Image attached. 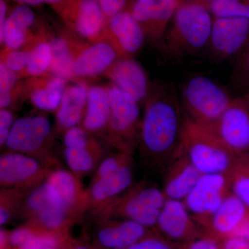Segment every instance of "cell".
<instances>
[{"instance_id": "obj_8", "label": "cell", "mask_w": 249, "mask_h": 249, "mask_svg": "<svg viewBox=\"0 0 249 249\" xmlns=\"http://www.w3.org/2000/svg\"><path fill=\"white\" fill-rule=\"evenodd\" d=\"M193 218L183 201L167 199L156 226L165 238L187 243L197 237Z\"/></svg>"}, {"instance_id": "obj_6", "label": "cell", "mask_w": 249, "mask_h": 249, "mask_svg": "<svg viewBox=\"0 0 249 249\" xmlns=\"http://www.w3.org/2000/svg\"><path fill=\"white\" fill-rule=\"evenodd\" d=\"M230 193L227 175L205 174L201 175L183 202L193 217L204 223L209 220Z\"/></svg>"}, {"instance_id": "obj_14", "label": "cell", "mask_w": 249, "mask_h": 249, "mask_svg": "<svg viewBox=\"0 0 249 249\" xmlns=\"http://www.w3.org/2000/svg\"><path fill=\"white\" fill-rule=\"evenodd\" d=\"M201 174L180 151L167 168L163 192L167 199L183 201L194 188Z\"/></svg>"}, {"instance_id": "obj_10", "label": "cell", "mask_w": 249, "mask_h": 249, "mask_svg": "<svg viewBox=\"0 0 249 249\" xmlns=\"http://www.w3.org/2000/svg\"><path fill=\"white\" fill-rule=\"evenodd\" d=\"M166 199L163 191L155 186L146 187L129 196L123 206V213L127 219L143 227H154Z\"/></svg>"}, {"instance_id": "obj_21", "label": "cell", "mask_w": 249, "mask_h": 249, "mask_svg": "<svg viewBox=\"0 0 249 249\" xmlns=\"http://www.w3.org/2000/svg\"><path fill=\"white\" fill-rule=\"evenodd\" d=\"M35 19V14L27 5L15 8L5 23L4 31L0 35V42H4L8 49L16 50L22 47L27 38V32Z\"/></svg>"}, {"instance_id": "obj_1", "label": "cell", "mask_w": 249, "mask_h": 249, "mask_svg": "<svg viewBox=\"0 0 249 249\" xmlns=\"http://www.w3.org/2000/svg\"><path fill=\"white\" fill-rule=\"evenodd\" d=\"M172 88H162L147 103L142 124L144 150L168 168L181 150L185 119L182 106Z\"/></svg>"}, {"instance_id": "obj_40", "label": "cell", "mask_w": 249, "mask_h": 249, "mask_svg": "<svg viewBox=\"0 0 249 249\" xmlns=\"http://www.w3.org/2000/svg\"><path fill=\"white\" fill-rule=\"evenodd\" d=\"M105 15L111 18L121 12L125 5V0H98Z\"/></svg>"}, {"instance_id": "obj_27", "label": "cell", "mask_w": 249, "mask_h": 249, "mask_svg": "<svg viewBox=\"0 0 249 249\" xmlns=\"http://www.w3.org/2000/svg\"><path fill=\"white\" fill-rule=\"evenodd\" d=\"M65 79L54 77L45 87L33 91L31 101L33 104L42 110L52 111L59 107L65 92Z\"/></svg>"}, {"instance_id": "obj_24", "label": "cell", "mask_w": 249, "mask_h": 249, "mask_svg": "<svg viewBox=\"0 0 249 249\" xmlns=\"http://www.w3.org/2000/svg\"><path fill=\"white\" fill-rule=\"evenodd\" d=\"M133 173L128 165L122 164L114 173L98 178L91 187V196L95 200L104 201L120 194L132 184Z\"/></svg>"}, {"instance_id": "obj_20", "label": "cell", "mask_w": 249, "mask_h": 249, "mask_svg": "<svg viewBox=\"0 0 249 249\" xmlns=\"http://www.w3.org/2000/svg\"><path fill=\"white\" fill-rule=\"evenodd\" d=\"M87 88L84 85L67 87L57 112V121L64 128L70 129L79 124L88 101Z\"/></svg>"}, {"instance_id": "obj_23", "label": "cell", "mask_w": 249, "mask_h": 249, "mask_svg": "<svg viewBox=\"0 0 249 249\" xmlns=\"http://www.w3.org/2000/svg\"><path fill=\"white\" fill-rule=\"evenodd\" d=\"M104 15L98 0H80L75 16V28L80 35L93 38L102 30Z\"/></svg>"}, {"instance_id": "obj_3", "label": "cell", "mask_w": 249, "mask_h": 249, "mask_svg": "<svg viewBox=\"0 0 249 249\" xmlns=\"http://www.w3.org/2000/svg\"><path fill=\"white\" fill-rule=\"evenodd\" d=\"M232 101L227 90L214 80L203 75L190 78L181 91L185 116L206 127L215 124Z\"/></svg>"}, {"instance_id": "obj_53", "label": "cell", "mask_w": 249, "mask_h": 249, "mask_svg": "<svg viewBox=\"0 0 249 249\" xmlns=\"http://www.w3.org/2000/svg\"><path fill=\"white\" fill-rule=\"evenodd\" d=\"M186 1H192V0H186Z\"/></svg>"}, {"instance_id": "obj_32", "label": "cell", "mask_w": 249, "mask_h": 249, "mask_svg": "<svg viewBox=\"0 0 249 249\" xmlns=\"http://www.w3.org/2000/svg\"><path fill=\"white\" fill-rule=\"evenodd\" d=\"M58 242V237L52 234L36 232L18 249H50L55 248Z\"/></svg>"}, {"instance_id": "obj_43", "label": "cell", "mask_w": 249, "mask_h": 249, "mask_svg": "<svg viewBox=\"0 0 249 249\" xmlns=\"http://www.w3.org/2000/svg\"><path fill=\"white\" fill-rule=\"evenodd\" d=\"M232 235L242 237L249 242V212L245 220L242 222L240 227L237 228V230Z\"/></svg>"}, {"instance_id": "obj_22", "label": "cell", "mask_w": 249, "mask_h": 249, "mask_svg": "<svg viewBox=\"0 0 249 249\" xmlns=\"http://www.w3.org/2000/svg\"><path fill=\"white\" fill-rule=\"evenodd\" d=\"M110 116V101L108 90L102 87H91L88 93L84 119L85 128L89 131L99 130L109 123Z\"/></svg>"}, {"instance_id": "obj_37", "label": "cell", "mask_w": 249, "mask_h": 249, "mask_svg": "<svg viewBox=\"0 0 249 249\" xmlns=\"http://www.w3.org/2000/svg\"><path fill=\"white\" fill-rule=\"evenodd\" d=\"M15 72L6 67L4 62L0 64V93L11 92L16 84Z\"/></svg>"}, {"instance_id": "obj_44", "label": "cell", "mask_w": 249, "mask_h": 249, "mask_svg": "<svg viewBox=\"0 0 249 249\" xmlns=\"http://www.w3.org/2000/svg\"><path fill=\"white\" fill-rule=\"evenodd\" d=\"M6 12H7V6L4 0L0 1V35H1L4 31L5 23L6 22Z\"/></svg>"}, {"instance_id": "obj_49", "label": "cell", "mask_w": 249, "mask_h": 249, "mask_svg": "<svg viewBox=\"0 0 249 249\" xmlns=\"http://www.w3.org/2000/svg\"><path fill=\"white\" fill-rule=\"evenodd\" d=\"M72 249H89L88 247H85V246H78V247H74Z\"/></svg>"}, {"instance_id": "obj_15", "label": "cell", "mask_w": 249, "mask_h": 249, "mask_svg": "<svg viewBox=\"0 0 249 249\" xmlns=\"http://www.w3.org/2000/svg\"><path fill=\"white\" fill-rule=\"evenodd\" d=\"M249 209L237 196L230 193L209 220L211 232L224 239L232 235L248 214Z\"/></svg>"}, {"instance_id": "obj_25", "label": "cell", "mask_w": 249, "mask_h": 249, "mask_svg": "<svg viewBox=\"0 0 249 249\" xmlns=\"http://www.w3.org/2000/svg\"><path fill=\"white\" fill-rule=\"evenodd\" d=\"M49 196L54 204L66 210L74 203L77 196L75 178L65 170L53 172L45 183Z\"/></svg>"}, {"instance_id": "obj_38", "label": "cell", "mask_w": 249, "mask_h": 249, "mask_svg": "<svg viewBox=\"0 0 249 249\" xmlns=\"http://www.w3.org/2000/svg\"><path fill=\"white\" fill-rule=\"evenodd\" d=\"M36 232L31 229L19 228L8 235V243L11 247L19 248L25 244Z\"/></svg>"}, {"instance_id": "obj_4", "label": "cell", "mask_w": 249, "mask_h": 249, "mask_svg": "<svg viewBox=\"0 0 249 249\" xmlns=\"http://www.w3.org/2000/svg\"><path fill=\"white\" fill-rule=\"evenodd\" d=\"M213 24L209 11L200 4H186L175 14L173 27L166 37L174 55L197 53L209 45Z\"/></svg>"}, {"instance_id": "obj_29", "label": "cell", "mask_w": 249, "mask_h": 249, "mask_svg": "<svg viewBox=\"0 0 249 249\" xmlns=\"http://www.w3.org/2000/svg\"><path fill=\"white\" fill-rule=\"evenodd\" d=\"M52 49L50 44L41 42L30 52L27 71L30 76H38L51 68Z\"/></svg>"}, {"instance_id": "obj_48", "label": "cell", "mask_w": 249, "mask_h": 249, "mask_svg": "<svg viewBox=\"0 0 249 249\" xmlns=\"http://www.w3.org/2000/svg\"><path fill=\"white\" fill-rule=\"evenodd\" d=\"M61 0H44V2L49 3V4H55Z\"/></svg>"}, {"instance_id": "obj_35", "label": "cell", "mask_w": 249, "mask_h": 249, "mask_svg": "<svg viewBox=\"0 0 249 249\" xmlns=\"http://www.w3.org/2000/svg\"><path fill=\"white\" fill-rule=\"evenodd\" d=\"M127 249H176L169 242L155 237H145Z\"/></svg>"}, {"instance_id": "obj_45", "label": "cell", "mask_w": 249, "mask_h": 249, "mask_svg": "<svg viewBox=\"0 0 249 249\" xmlns=\"http://www.w3.org/2000/svg\"><path fill=\"white\" fill-rule=\"evenodd\" d=\"M12 98H11V92L0 93V107L1 109H6L11 104Z\"/></svg>"}, {"instance_id": "obj_7", "label": "cell", "mask_w": 249, "mask_h": 249, "mask_svg": "<svg viewBox=\"0 0 249 249\" xmlns=\"http://www.w3.org/2000/svg\"><path fill=\"white\" fill-rule=\"evenodd\" d=\"M249 38V19L244 18H217L213 24L209 46L219 60L235 56Z\"/></svg>"}, {"instance_id": "obj_26", "label": "cell", "mask_w": 249, "mask_h": 249, "mask_svg": "<svg viewBox=\"0 0 249 249\" xmlns=\"http://www.w3.org/2000/svg\"><path fill=\"white\" fill-rule=\"evenodd\" d=\"M228 181L232 194L249 209V156L237 155L231 169L228 173Z\"/></svg>"}, {"instance_id": "obj_54", "label": "cell", "mask_w": 249, "mask_h": 249, "mask_svg": "<svg viewBox=\"0 0 249 249\" xmlns=\"http://www.w3.org/2000/svg\"><path fill=\"white\" fill-rule=\"evenodd\" d=\"M55 249V248H53V249Z\"/></svg>"}, {"instance_id": "obj_47", "label": "cell", "mask_w": 249, "mask_h": 249, "mask_svg": "<svg viewBox=\"0 0 249 249\" xmlns=\"http://www.w3.org/2000/svg\"><path fill=\"white\" fill-rule=\"evenodd\" d=\"M16 1L24 5H32V6L39 5L44 2V0H16Z\"/></svg>"}, {"instance_id": "obj_19", "label": "cell", "mask_w": 249, "mask_h": 249, "mask_svg": "<svg viewBox=\"0 0 249 249\" xmlns=\"http://www.w3.org/2000/svg\"><path fill=\"white\" fill-rule=\"evenodd\" d=\"M38 162L20 152H13L0 158V182L4 186H14L29 181L40 170Z\"/></svg>"}, {"instance_id": "obj_33", "label": "cell", "mask_w": 249, "mask_h": 249, "mask_svg": "<svg viewBox=\"0 0 249 249\" xmlns=\"http://www.w3.org/2000/svg\"><path fill=\"white\" fill-rule=\"evenodd\" d=\"M64 144L67 148H86L88 147L86 132L76 126L68 129L64 136Z\"/></svg>"}, {"instance_id": "obj_11", "label": "cell", "mask_w": 249, "mask_h": 249, "mask_svg": "<svg viewBox=\"0 0 249 249\" xmlns=\"http://www.w3.org/2000/svg\"><path fill=\"white\" fill-rule=\"evenodd\" d=\"M177 0H137L132 16L153 40L161 38L165 26L177 9Z\"/></svg>"}, {"instance_id": "obj_12", "label": "cell", "mask_w": 249, "mask_h": 249, "mask_svg": "<svg viewBox=\"0 0 249 249\" xmlns=\"http://www.w3.org/2000/svg\"><path fill=\"white\" fill-rule=\"evenodd\" d=\"M107 90L111 107L109 124L111 129L121 135H131L140 117L139 101L114 85Z\"/></svg>"}, {"instance_id": "obj_34", "label": "cell", "mask_w": 249, "mask_h": 249, "mask_svg": "<svg viewBox=\"0 0 249 249\" xmlns=\"http://www.w3.org/2000/svg\"><path fill=\"white\" fill-rule=\"evenodd\" d=\"M29 56L30 52L13 50L7 54L3 62L11 71L19 72L24 70L25 67L27 68Z\"/></svg>"}, {"instance_id": "obj_5", "label": "cell", "mask_w": 249, "mask_h": 249, "mask_svg": "<svg viewBox=\"0 0 249 249\" xmlns=\"http://www.w3.org/2000/svg\"><path fill=\"white\" fill-rule=\"evenodd\" d=\"M235 155L249 151V106L243 99H232L220 117L207 127Z\"/></svg>"}, {"instance_id": "obj_36", "label": "cell", "mask_w": 249, "mask_h": 249, "mask_svg": "<svg viewBox=\"0 0 249 249\" xmlns=\"http://www.w3.org/2000/svg\"><path fill=\"white\" fill-rule=\"evenodd\" d=\"M15 121L14 115L11 111L6 109H1L0 111V144L4 145Z\"/></svg>"}, {"instance_id": "obj_18", "label": "cell", "mask_w": 249, "mask_h": 249, "mask_svg": "<svg viewBox=\"0 0 249 249\" xmlns=\"http://www.w3.org/2000/svg\"><path fill=\"white\" fill-rule=\"evenodd\" d=\"M146 227L127 219L102 228L97 233L98 244L106 249H127L146 237Z\"/></svg>"}, {"instance_id": "obj_2", "label": "cell", "mask_w": 249, "mask_h": 249, "mask_svg": "<svg viewBox=\"0 0 249 249\" xmlns=\"http://www.w3.org/2000/svg\"><path fill=\"white\" fill-rule=\"evenodd\" d=\"M181 152L201 175H227L237 157L212 131L186 117Z\"/></svg>"}, {"instance_id": "obj_51", "label": "cell", "mask_w": 249, "mask_h": 249, "mask_svg": "<svg viewBox=\"0 0 249 249\" xmlns=\"http://www.w3.org/2000/svg\"><path fill=\"white\" fill-rule=\"evenodd\" d=\"M201 1H211V3L212 2V1H213L214 0H201Z\"/></svg>"}, {"instance_id": "obj_42", "label": "cell", "mask_w": 249, "mask_h": 249, "mask_svg": "<svg viewBox=\"0 0 249 249\" xmlns=\"http://www.w3.org/2000/svg\"><path fill=\"white\" fill-rule=\"evenodd\" d=\"M220 247L221 249H249V242L242 237L231 235L223 239Z\"/></svg>"}, {"instance_id": "obj_31", "label": "cell", "mask_w": 249, "mask_h": 249, "mask_svg": "<svg viewBox=\"0 0 249 249\" xmlns=\"http://www.w3.org/2000/svg\"><path fill=\"white\" fill-rule=\"evenodd\" d=\"M64 157L67 165L72 171L86 173L94 165V160L88 147L86 148H67L64 151Z\"/></svg>"}, {"instance_id": "obj_17", "label": "cell", "mask_w": 249, "mask_h": 249, "mask_svg": "<svg viewBox=\"0 0 249 249\" xmlns=\"http://www.w3.org/2000/svg\"><path fill=\"white\" fill-rule=\"evenodd\" d=\"M109 28L123 53L133 54L142 48L145 32L132 14L121 11L116 14L111 18Z\"/></svg>"}, {"instance_id": "obj_30", "label": "cell", "mask_w": 249, "mask_h": 249, "mask_svg": "<svg viewBox=\"0 0 249 249\" xmlns=\"http://www.w3.org/2000/svg\"><path fill=\"white\" fill-rule=\"evenodd\" d=\"M211 10L216 18H244L249 19V4L241 0H214Z\"/></svg>"}, {"instance_id": "obj_39", "label": "cell", "mask_w": 249, "mask_h": 249, "mask_svg": "<svg viewBox=\"0 0 249 249\" xmlns=\"http://www.w3.org/2000/svg\"><path fill=\"white\" fill-rule=\"evenodd\" d=\"M182 249H221L220 245L213 237L196 238L187 242Z\"/></svg>"}, {"instance_id": "obj_16", "label": "cell", "mask_w": 249, "mask_h": 249, "mask_svg": "<svg viewBox=\"0 0 249 249\" xmlns=\"http://www.w3.org/2000/svg\"><path fill=\"white\" fill-rule=\"evenodd\" d=\"M117 58L112 45L100 42L85 49L75 60V76L91 77L101 74L110 68Z\"/></svg>"}, {"instance_id": "obj_13", "label": "cell", "mask_w": 249, "mask_h": 249, "mask_svg": "<svg viewBox=\"0 0 249 249\" xmlns=\"http://www.w3.org/2000/svg\"><path fill=\"white\" fill-rule=\"evenodd\" d=\"M108 75L114 86L133 96L139 103L148 96L146 73L133 59L124 58L114 62Z\"/></svg>"}, {"instance_id": "obj_46", "label": "cell", "mask_w": 249, "mask_h": 249, "mask_svg": "<svg viewBox=\"0 0 249 249\" xmlns=\"http://www.w3.org/2000/svg\"><path fill=\"white\" fill-rule=\"evenodd\" d=\"M10 218L9 210L1 206L0 208V224L1 226L4 225L8 222Z\"/></svg>"}, {"instance_id": "obj_41", "label": "cell", "mask_w": 249, "mask_h": 249, "mask_svg": "<svg viewBox=\"0 0 249 249\" xmlns=\"http://www.w3.org/2000/svg\"><path fill=\"white\" fill-rule=\"evenodd\" d=\"M119 160L113 157H109L103 160L98 170V178H102L107 176L110 174L119 169V167L122 165Z\"/></svg>"}, {"instance_id": "obj_9", "label": "cell", "mask_w": 249, "mask_h": 249, "mask_svg": "<svg viewBox=\"0 0 249 249\" xmlns=\"http://www.w3.org/2000/svg\"><path fill=\"white\" fill-rule=\"evenodd\" d=\"M50 131V122L44 116L20 118L15 121L5 145L14 152H35L45 142Z\"/></svg>"}, {"instance_id": "obj_28", "label": "cell", "mask_w": 249, "mask_h": 249, "mask_svg": "<svg viewBox=\"0 0 249 249\" xmlns=\"http://www.w3.org/2000/svg\"><path fill=\"white\" fill-rule=\"evenodd\" d=\"M52 49L51 70L64 79L75 76V59L72 56L68 44L62 38H55L50 44Z\"/></svg>"}, {"instance_id": "obj_52", "label": "cell", "mask_w": 249, "mask_h": 249, "mask_svg": "<svg viewBox=\"0 0 249 249\" xmlns=\"http://www.w3.org/2000/svg\"><path fill=\"white\" fill-rule=\"evenodd\" d=\"M248 66L249 68V57H248Z\"/></svg>"}, {"instance_id": "obj_50", "label": "cell", "mask_w": 249, "mask_h": 249, "mask_svg": "<svg viewBox=\"0 0 249 249\" xmlns=\"http://www.w3.org/2000/svg\"><path fill=\"white\" fill-rule=\"evenodd\" d=\"M245 101L249 106V94L247 96V99H246Z\"/></svg>"}]
</instances>
